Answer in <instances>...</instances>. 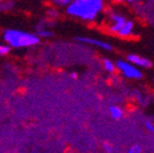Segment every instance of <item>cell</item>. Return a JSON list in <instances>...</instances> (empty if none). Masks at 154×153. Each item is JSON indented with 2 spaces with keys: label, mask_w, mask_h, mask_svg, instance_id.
<instances>
[{
  "label": "cell",
  "mask_w": 154,
  "mask_h": 153,
  "mask_svg": "<svg viewBox=\"0 0 154 153\" xmlns=\"http://www.w3.org/2000/svg\"><path fill=\"white\" fill-rule=\"evenodd\" d=\"M103 8L101 0H76L67 7V13L86 20H92Z\"/></svg>",
  "instance_id": "obj_1"
},
{
  "label": "cell",
  "mask_w": 154,
  "mask_h": 153,
  "mask_svg": "<svg viewBox=\"0 0 154 153\" xmlns=\"http://www.w3.org/2000/svg\"><path fill=\"white\" fill-rule=\"evenodd\" d=\"M3 39L12 47H27L34 45L38 42V38L34 34L15 29L7 30L3 34Z\"/></svg>",
  "instance_id": "obj_2"
},
{
  "label": "cell",
  "mask_w": 154,
  "mask_h": 153,
  "mask_svg": "<svg viewBox=\"0 0 154 153\" xmlns=\"http://www.w3.org/2000/svg\"><path fill=\"white\" fill-rule=\"evenodd\" d=\"M117 67L128 78H140L141 77V72H140L139 70H137L135 67H133L130 63L125 62V61L119 60L118 62H117Z\"/></svg>",
  "instance_id": "obj_3"
},
{
  "label": "cell",
  "mask_w": 154,
  "mask_h": 153,
  "mask_svg": "<svg viewBox=\"0 0 154 153\" xmlns=\"http://www.w3.org/2000/svg\"><path fill=\"white\" fill-rule=\"evenodd\" d=\"M76 40L79 41V42H82V43H88V44H92V45H96V46H99V47L103 48V49H106V50H110L111 49V45H110V44L106 43V42H103V41L95 40V39L79 36V38H77Z\"/></svg>",
  "instance_id": "obj_4"
},
{
  "label": "cell",
  "mask_w": 154,
  "mask_h": 153,
  "mask_svg": "<svg viewBox=\"0 0 154 153\" xmlns=\"http://www.w3.org/2000/svg\"><path fill=\"white\" fill-rule=\"evenodd\" d=\"M128 59L133 64L139 65V67H150L152 65V63L150 62L148 59L139 57V56H136V55H130L128 57Z\"/></svg>",
  "instance_id": "obj_5"
},
{
  "label": "cell",
  "mask_w": 154,
  "mask_h": 153,
  "mask_svg": "<svg viewBox=\"0 0 154 153\" xmlns=\"http://www.w3.org/2000/svg\"><path fill=\"white\" fill-rule=\"evenodd\" d=\"M111 19H112V22H113V25H112V27H111V31L119 32L120 29L124 26L125 19L123 18L122 16L117 15V14H113L112 16H111Z\"/></svg>",
  "instance_id": "obj_6"
},
{
  "label": "cell",
  "mask_w": 154,
  "mask_h": 153,
  "mask_svg": "<svg viewBox=\"0 0 154 153\" xmlns=\"http://www.w3.org/2000/svg\"><path fill=\"white\" fill-rule=\"evenodd\" d=\"M133 27H134V24L132 22H125L124 26L120 29V31L118 32L120 36H130L133 31Z\"/></svg>",
  "instance_id": "obj_7"
},
{
  "label": "cell",
  "mask_w": 154,
  "mask_h": 153,
  "mask_svg": "<svg viewBox=\"0 0 154 153\" xmlns=\"http://www.w3.org/2000/svg\"><path fill=\"white\" fill-rule=\"evenodd\" d=\"M109 111H110V115L113 119H120L123 115L122 109H120V108L117 107V106H111V107L109 108Z\"/></svg>",
  "instance_id": "obj_8"
},
{
  "label": "cell",
  "mask_w": 154,
  "mask_h": 153,
  "mask_svg": "<svg viewBox=\"0 0 154 153\" xmlns=\"http://www.w3.org/2000/svg\"><path fill=\"white\" fill-rule=\"evenodd\" d=\"M104 67L108 72H113V70H115V65H113V63L111 62L110 60H104Z\"/></svg>",
  "instance_id": "obj_9"
},
{
  "label": "cell",
  "mask_w": 154,
  "mask_h": 153,
  "mask_svg": "<svg viewBox=\"0 0 154 153\" xmlns=\"http://www.w3.org/2000/svg\"><path fill=\"white\" fill-rule=\"evenodd\" d=\"M140 152H141V147L139 145H135V146H133L128 151V153H140Z\"/></svg>",
  "instance_id": "obj_10"
},
{
  "label": "cell",
  "mask_w": 154,
  "mask_h": 153,
  "mask_svg": "<svg viewBox=\"0 0 154 153\" xmlns=\"http://www.w3.org/2000/svg\"><path fill=\"white\" fill-rule=\"evenodd\" d=\"M144 125H146V127H147L148 131H150L151 133H154V124L152 123V122L146 121L144 122Z\"/></svg>",
  "instance_id": "obj_11"
},
{
  "label": "cell",
  "mask_w": 154,
  "mask_h": 153,
  "mask_svg": "<svg viewBox=\"0 0 154 153\" xmlns=\"http://www.w3.org/2000/svg\"><path fill=\"white\" fill-rule=\"evenodd\" d=\"M38 33L42 36H51V34H53L51 31H47V30H45V29H41V30H38Z\"/></svg>",
  "instance_id": "obj_12"
},
{
  "label": "cell",
  "mask_w": 154,
  "mask_h": 153,
  "mask_svg": "<svg viewBox=\"0 0 154 153\" xmlns=\"http://www.w3.org/2000/svg\"><path fill=\"white\" fill-rule=\"evenodd\" d=\"M9 46H5V45H0V55H5L7 53H9Z\"/></svg>",
  "instance_id": "obj_13"
},
{
  "label": "cell",
  "mask_w": 154,
  "mask_h": 153,
  "mask_svg": "<svg viewBox=\"0 0 154 153\" xmlns=\"http://www.w3.org/2000/svg\"><path fill=\"white\" fill-rule=\"evenodd\" d=\"M55 3H57V5H70L71 1H70V0H56Z\"/></svg>",
  "instance_id": "obj_14"
},
{
  "label": "cell",
  "mask_w": 154,
  "mask_h": 153,
  "mask_svg": "<svg viewBox=\"0 0 154 153\" xmlns=\"http://www.w3.org/2000/svg\"><path fill=\"white\" fill-rule=\"evenodd\" d=\"M104 149H105V152H107V153H112L113 152V147L110 146V145H108V144H105Z\"/></svg>",
  "instance_id": "obj_15"
},
{
  "label": "cell",
  "mask_w": 154,
  "mask_h": 153,
  "mask_svg": "<svg viewBox=\"0 0 154 153\" xmlns=\"http://www.w3.org/2000/svg\"><path fill=\"white\" fill-rule=\"evenodd\" d=\"M72 77H74V78H76V74H75V73H73V74H72Z\"/></svg>",
  "instance_id": "obj_16"
}]
</instances>
